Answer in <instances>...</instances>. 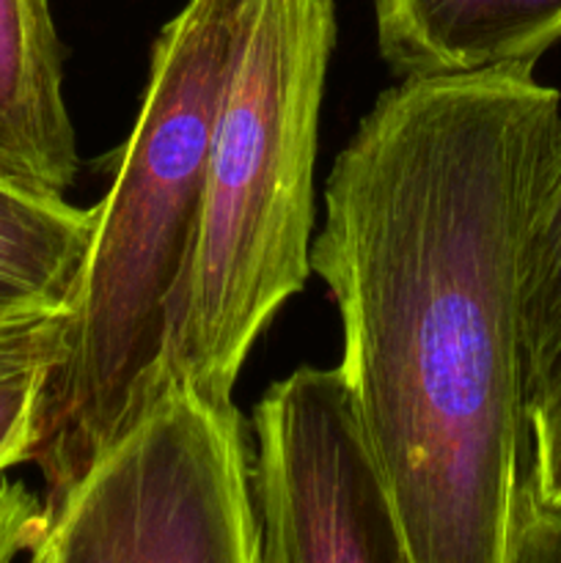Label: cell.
I'll return each mask as SVG.
<instances>
[{
    "mask_svg": "<svg viewBox=\"0 0 561 563\" xmlns=\"http://www.w3.org/2000/svg\"><path fill=\"white\" fill-rule=\"evenodd\" d=\"M561 390V130L550 152L522 253L526 416Z\"/></svg>",
    "mask_w": 561,
    "mask_h": 563,
    "instance_id": "obj_9",
    "label": "cell"
},
{
    "mask_svg": "<svg viewBox=\"0 0 561 563\" xmlns=\"http://www.w3.org/2000/svg\"><path fill=\"white\" fill-rule=\"evenodd\" d=\"M251 434L258 563H410L339 366L270 385Z\"/></svg>",
    "mask_w": 561,
    "mask_h": 563,
    "instance_id": "obj_5",
    "label": "cell"
},
{
    "mask_svg": "<svg viewBox=\"0 0 561 563\" xmlns=\"http://www.w3.org/2000/svg\"><path fill=\"white\" fill-rule=\"evenodd\" d=\"M66 322H69V313L64 311L0 324V368L58 361Z\"/></svg>",
    "mask_w": 561,
    "mask_h": 563,
    "instance_id": "obj_14",
    "label": "cell"
},
{
    "mask_svg": "<svg viewBox=\"0 0 561 563\" xmlns=\"http://www.w3.org/2000/svg\"><path fill=\"white\" fill-rule=\"evenodd\" d=\"M44 511L50 563H258L245 418L170 383Z\"/></svg>",
    "mask_w": 561,
    "mask_h": 563,
    "instance_id": "obj_4",
    "label": "cell"
},
{
    "mask_svg": "<svg viewBox=\"0 0 561 563\" xmlns=\"http://www.w3.org/2000/svg\"><path fill=\"white\" fill-rule=\"evenodd\" d=\"M77 170L50 0H0V179L64 196Z\"/></svg>",
    "mask_w": 561,
    "mask_h": 563,
    "instance_id": "obj_6",
    "label": "cell"
},
{
    "mask_svg": "<svg viewBox=\"0 0 561 563\" xmlns=\"http://www.w3.org/2000/svg\"><path fill=\"white\" fill-rule=\"evenodd\" d=\"M245 0H187L160 31L132 135L72 295L31 462L58 500L168 388L174 308L201 218L207 148Z\"/></svg>",
    "mask_w": 561,
    "mask_h": 563,
    "instance_id": "obj_2",
    "label": "cell"
},
{
    "mask_svg": "<svg viewBox=\"0 0 561 563\" xmlns=\"http://www.w3.org/2000/svg\"><path fill=\"white\" fill-rule=\"evenodd\" d=\"M531 465L526 476L542 504L561 506V390L528 416Z\"/></svg>",
    "mask_w": 561,
    "mask_h": 563,
    "instance_id": "obj_12",
    "label": "cell"
},
{
    "mask_svg": "<svg viewBox=\"0 0 561 563\" xmlns=\"http://www.w3.org/2000/svg\"><path fill=\"white\" fill-rule=\"evenodd\" d=\"M336 0H245L174 308L168 383L231 405L245 357L311 275L314 163Z\"/></svg>",
    "mask_w": 561,
    "mask_h": 563,
    "instance_id": "obj_3",
    "label": "cell"
},
{
    "mask_svg": "<svg viewBox=\"0 0 561 563\" xmlns=\"http://www.w3.org/2000/svg\"><path fill=\"white\" fill-rule=\"evenodd\" d=\"M47 531L44 498L22 482H0V563H14Z\"/></svg>",
    "mask_w": 561,
    "mask_h": 563,
    "instance_id": "obj_13",
    "label": "cell"
},
{
    "mask_svg": "<svg viewBox=\"0 0 561 563\" xmlns=\"http://www.w3.org/2000/svg\"><path fill=\"white\" fill-rule=\"evenodd\" d=\"M374 20L402 80L534 66L561 42V0H374Z\"/></svg>",
    "mask_w": 561,
    "mask_h": 563,
    "instance_id": "obj_7",
    "label": "cell"
},
{
    "mask_svg": "<svg viewBox=\"0 0 561 563\" xmlns=\"http://www.w3.org/2000/svg\"><path fill=\"white\" fill-rule=\"evenodd\" d=\"M559 130L561 93L534 66L405 77L330 170L311 273L410 563H509L522 253Z\"/></svg>",
    "mask_w": 561,
    "mask_h": 563,
    "instance_id": "obj_1",
    "label": "cell"
},
{
    "mask_svg": "<svg viewBox=\"0 0 561 563\" xmlns=\"http://www.w3.org/2000/svg\"><path fill=\"white\" fill-rule=\"evenodd\" d=\"M28 563H50V553H47V544H44V537L31 548V553H28Z\"/></svg>",
    "mask_w": 561,
    "mask_h": 563,
    "instance_id": "obj_15",
    "label": "cell"
},
{
    "mask_svg": "<svg viewBox=\"0 0 561 563\" xmlns=\"http://www.w3.org/2000/svg\"><path fill=\"white\" fill-rule=\"evenodd\" d=\"M509 563H561V506L542 504L528 476L517 498Z\"/></svg>",
    "mask_w": 561,
    "mask_h": 563,
    "instance_id": "obj_11",
    "label": "cell"
},
{
    "mask_svg": "<svg viewBox=\"0 0 561 563\" xmlns=\"http://www.w3.org/2000/svg\"><path fill=\"white\" fill-rule=\"evenodd\" d=\"M97 231V207L0 179V324L72 311Z\"/></svg>",
    "mask_w": 561,
    "mask_h": 563,
    "instance_id": "obj_8",
    "label": "cell"
},
{
    "mask_svg": "<svg viewBox=\"0 0 561 563\" xmlns=\"http://www.w3.org/2000/svg\"><path fill=\"white\" fill-rule=\"evenodd\" d=\"M55 363H22L0 368V473L31 462L38 429V401Z\"/></svg>",
    "mask_w": 561,
    "mask_h": 563,
    "instance_id": "obj_10",
    "label": "cell"
}]
</instances>
